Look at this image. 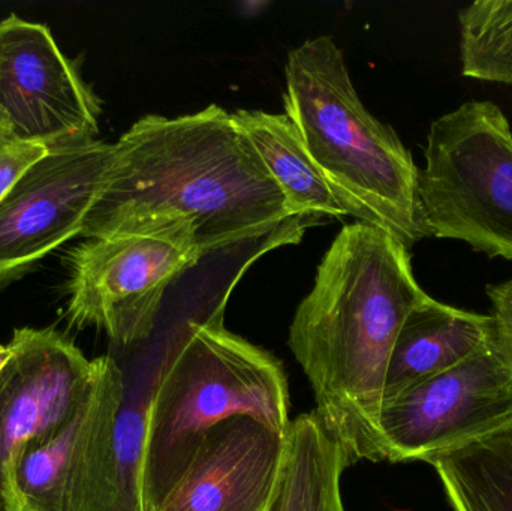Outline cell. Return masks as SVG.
I'll list each match as a JSON object with an SVG mask.
<instances>
[{"instance_id": "cell-1", "label": "cell", "mask_w": 512, "mask_h": 511, "mask_svg": "<svg viewBox=\"0 0 512 511\" xmlns=\"http://www.w3.org/2000/svg\"><path fill=\"white\" fill-rule=\"evenodd\" d=\"M294 218L233 117L219 105L194 114H149L116 144L84 239L161 234L201 258L258 239Z\"/></svg>"}, {"instance_id": "cell-16", "label": "cell", "mask_w": 512, "mask_h": 511, "mask_svg": "<svg viewBox=\"0 0 512 511\" xmlns=\"http://www.w3.org/2000/svg\"><path fill=\"white\" fill-rule=\"evenodd\" d=\"M421 462L435 468L454 511H512V422Z\"/></svg>"}, {"instance_id": "cell-18", "label": "cell", "mask_w": 512, "mask_h": 511, "mask_svg": "<svg viewBox=\"0 0 512 511\" xmlns=\"http://www.w3.org/2000/svg\"><path fill=\"white\" fill-rule=\"evenodd\" d=\"M144 426L146 402L123 401L116 423V455L119 467L123 511H143L141 476H143Z\"/></svg>"}, {"instance_id": "cell-12", "label": "cell", "mask_w": 512, "mask_h": 511, "mask_svg": "<svg viewBox=\"0 0 512 511\" xmlns=\"http://www.w3.org/2000/svg\"><path fill=\"white\" fill-rule=\"evenodd\" d=\"M286 435L249 416L207 432L159 511H265L276 491Z\"/></svg>"}, {"instance_id": "cell-4", "label": "cell", "mask_w": 512, "mask_h": 511, "mask_svg": "<svg viewBox=\"0 0 512 511\" xmlns=\"http://www.w3.org/2000/svg\"><path fill=\"white\" fill-rule=\"evenodd\" d=\"M236 416L288 434V380L273 354L224 326L219 309L182 327L147 398L143 511L161 509L207 432Z\"/></svg>"}, {"instance_id": "cell-14", "label": "cell", "mask_w": 512, "mask_h": 511, "mask_svg": "<svg viewBox=\"0 0 512 511\" xmlns=\"http://www.w3.org/2000/svg\"><path fill=\"white\" fill-rule=\"evenodd\" d=\"M231 117L279 186L292 216H348L286 114L237 110Z\"/></svg>"}, {"instance_id": "cell-11", "label": "cell", "mask_w": 512, "mask_h": 511, "mask_svg": "<svg viewBox=\"0 0 512 511\" xmlns=\"http://www.w3.org/2000/svg\"><path fill=\"white\" fill-rule=\"evenodd\" d=\"M14 356L0 372V511L12 509L15 459L27 444L53 437L77 413L96 360L54 329H15Z\"/></svg>"}, {"instance_id": "cell-9", "label": "cell", "mask_w": 512, "mask_h": 511, "mask_svg": "<svg viewBox=\"0 0 512 511\" xmlns=\"http://www.w3.org/2000/svg\"><path fill=\"white\" fill-rule=\"evenodd\" d=\"M102 108L50 27L0 20V134L47 149L96 138Z\"/></svg>"}, {"instance_id": "cell-3", "label": "cell", "mask_w": 512, "mask_h": 511, "mask_svg": "<svg viewBox=\"0 0 512 511\" xmlns=\"http://www.w3.org/2000/svg\"><path fill=\"white\" fill-rule=\"evenodd\" d=\"M285 78V114L346 215L409 249L429 237L420 168L394 129L364 107L334 39L318 36L289 51Z\"/></svg>"}, {"instance_id": "cell-5", "label": "cell", "mask_w": 512, "mask_h": 511, "mask_svg": "<svg viewBox=\"0 0 512 511\" xmlns=\"http://www.w3.org/2000/svg\"><path fill=\"white\" fill-rule=\"evenodd\" d=\"M418 194L429 237L512 260V129L492 101H469L427 135Z\"/></svg>"}, {"instance_id": "cell-8", "label": "cell", "mask_w": 512, "mask_h": 511, "mask_svg": "<svg viewBox=\"0 0 512 511\" xmlns=\"http://www.w3.org/2000/svg\"><path fill=\"white\" fill-rule=\"evenodd\" d=\"M512 422V362L495 338L459 365L409 387L382 407L387 461L468 443Z\"/></svg>"}, {"instance_id": "cell-20", "label": "cell", "mask_w": 512, "mask_h": 511, "mask_svg": "<svg viewBox=\"0 0 512 511\" xmlns=\"http://www.w3.org/2000/svg\"><path fill=\"white\" fill-rule=\"evenodd\" d=\"M487 296L492 302L496 341L512 362V278L487 285Z\"/></svg>"}, {"instance_id": "cell-19", "label": "cell", "mask_w": 512, "mask_h": 511, "mask_svg": "<svg viewBox=\"0 0 512 511\" xmlns=\"http://www.w3.org/2000/svg\"><path fill=\"white\" fill-rule=\"evenodd\" d=\"M42 144L27 143L0 134V200L11 191L12 186L36 162L47 155Z\"/></svg>"}, {"instance_id": "cell-17", "label": "cell", "mask_w": 512, "mask_h": 511, "mask_svg": "<svg viewBox=\"0 0 512 511\" xmlns=\"http://www.w3.org/2000/svg\"><path fill=\"white\" fill-rule=\"evenodd\" d=\"M462 74L512 84V0H477L459 11Z\"/></svg>"}, {"instance_id": "cell-7", "label": "cell", "mask_w": 512, "mask_h": 511, "mask_svg": "<svg viewBox=\"0 0 512 511\" xmlns=\"http://www.w3.org/2000/svg\"><path fill=\"white\" fill-rule=\"evenodd\" d=\"M198 252L161 234L87 239L69 254V324L95 327L129 348L155 329L165 291L197 266Z\"/></svg>"}, {"instance_id": "cell-21", "label": "cell", "mask_w": 512, "mask_h": 511, "mask_svg": "<svg viewBox=\"0 0 512 511\" xmlns=\"http://www.w3.org/2000/svg\"><path fill=\"white\" fill-rule=\"evenodd\" d=\"M12 356H14V348H12V345L9 344V342L8 344L0 345V372L5 369V366L8 365Z\"/></svg>"}, {"instance_id": "cell-10", "label": "cell", "mask_w": 512, "mask_h": 511, "mask_svg": "<svg viewBox=\"0 0 512 511\" xmlns=\"http://www.w3.org/2000/svg\"><path fill=\"white\" fill-rule=\"evenodd\" d=\"M111 161L98 138L53 147L12 186L0 200V287L81 236Z\"/></svg>"}, {"instance_id": "cell-15", "label": "cell", "mask_w": 512, "mask_h": 511, "mask_svg": "<svg viewBox=\"0 0 512 511\" xmlns=\"http://www.w3.org/2000/svg\"><path fill=\"white\" fill-rule=\"evenodd\" d=\"M348 467L318 416L301 414L289 425L282 473L265 511H346L340 480Z\"/></svg>"}, {"instance_id": "cell-2", "label": "cell", "mask_w": 512, "mask_h": 511, "mask_svg": "<svg viewBox=\"0 0 512 511\" xmlns=\"http://www.w3.org/2000/svg\"><path fill=\"white\" fill-rule=\"evenodd\" d=\"M427 296L409 248L357 221L337 234L295 312L289 348L316 416L351 465L387 461L379 419L388 365L403 323Z\"/></svg>"}, {"instance_id": "cell-6", "label": "cell", "mask_w": 512, "mask_h": 511, "mask_svg": "<svg viewBox=\"0 0 512 511\" xmlns=\"http://www.w3.org/2000/svg\"><path fill=\"white\" fill-rule=\"evenodd\" d=\"M89 395L62 429L27 444L15 459L14 511H123L116 423L125 380L111 357H98Z\"/></svg>"}, {"instance_id": "cell-13", "label": "cell", "mask_w": 512, "mask_h": 511, "mask_svg": "<svg viewBox=\"0 0 512 511\" xmlns=\"http://www.w3.org/2000/svg\"><path fill=\"white\" fill-rule=\"evenodd\" d=\"M493 338L492 315L463 311L427 296L412 309L397 336L384 405L420 381L459 365Z\"/></svg>"}]
</instances>
